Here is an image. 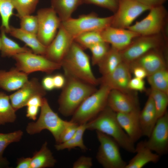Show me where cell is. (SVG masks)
Listing matches in <instances>:
<instances>
[{
	"mask_svg": "<svg viewBox=\"0 0 168 168\" xmlns=\"http://www.w3.org/2000/svg\"><path fill=\"white\" fill-rule=\"evenodd\" d=\"M86 130L101 132L112 138L126 151L135 153L134 143L120 125L116 113L107 106L94 118L86 123Z\"/></svg>",
	"mask_w": 168,
	"mask_h": 168,
	"instance_id": "obj_1",
	"label": "cell"
},
{
	"mask_svg": "<svg viewBox=\"0 0 168 168\" xmlns=\"http://www.w3.org/2000/svg\"><path fill=\"white\" fill-rule=\"evenodd\" d=\"M74 40L60 64L65 75L74 77L88 84H99L91 67L89 57Z\"/></svg>",
	"mask_w": 168,
	"mask_h": 168,
	"instance_id": "obj_2",
	"label": "cell"
},
{
	"mask_svg": "<svg viewBox=\"0 0 168 168\" xmlns=\"http://www.w3.org/2000/svg\"><path fill=\"white\" fill-rule=\"evenodd\" d=\"M66 82L58 99V110L65 117L72 116L88 96L97 89L95 86L65 76Z\"/></svg>",
	"mask_w": 168,
	"mask_h": 168,
	"instance_id": "obj_3",
	"label": "cell"
},
{
	"mask_svg": "<svg viewBox=\"0 0 168 168\" xmlns=\"http://www.w3.org/2000/svg\"><path fill=\"white\" fill-rule=\"evenodd\" d=\"M68 122L61 119L52 110L47 99L44 97L39 118L35 122L28 124L26 131L28 134L32 135L47 130L51 133L57 144H58L62 133Z\"/></svg>",
	"mask_w": 168,
	"mask_h": 168,
	"instance_id": "obj_4",
	"label": "cell"
},
{
	"mask_svg": "<svg viewBox=\"0 0 168 168\" xmlns=\"http://www.w3.org/2000/svg\"><path fill=\"white\" fill-rule=\"evenodd\" d=\"M111 89L101 85L99 89L87 97L72 115L70 121L80 125L87 123L97 116L107 106Z\"/></svg>",
	"mask_w": 168,
	"mask_h": 168,
	"instance_id": "obj_5",
	"label": "cell"
},
{
	"mask_svg": "<svg viewBox=\"0 0 168 168\" xmlns=\"http://www.w3.org/2000/svg\"><path fill=\"white\" fill-rule=\"evenodd\" d=\"M113 15L104 17L94 12L83 14L76 18L71 17L61 22L65 30L74 39L84 32L91 31L101 32L111 26Z\"/></svg>",
	"mask_w": 168,
	"mask_h": 168,
	"instance_id": "obj_6",
	"label": "cell"
},
{
	"mask_svg": "<svg viewBox=\"0 0 168 168\" xmlns=\"http://www.w3.org/2000/svg\"><path fill=\"white\" fill-rule=\"evenodd\" d=\"M96 132L100 144L96 156L99 163L104 168H125L127 163L121 156L117 142L109 136Z\"/></svg>",
	"mask_w": 168,
	"mask_h": 168,
	"instance_id": "obj_7",
	"label": "cell"
},
{
	"mask_svg": "<svg viewBox=\"0 0 168 168\" xmlns=\"http://www.w3.org/2000/svg\"><path fill=\"white\" fill-rule=\"evenodd\" d=\"M147 16L128 28L140 35L162 33L167 26L168 12L163 5L151 8Z\"/></svg>",
	"mask_w": 168,
	"mask_h": 168,
	"instance_id": "obj_8",
	"label": "cell"
},
{
	"mask_svg": "<svg viewBox=\"0 0 168 168\" xmlns=\"http://www.w3.org/2000/svg\"><path fill=\"white\" fill-rule=\"evenodd\" d=\"M167 40L163 34L140 35L135 38L126 49L121 51L123 61L128 64L149 51L160 49Z\"/></svg>",
	"mask_w": 168,
	"mask_h": 168,
	"instance_id": "obj_9",
	"label": "cell"
},
{
	"mask_svg": "<svg viewBox=\"0 0 168 168\" xmlns=\"http://www.w3.org/2000/svg\"><path fill=\"white\" fill-rule=\"evenodd\" d=\"M16 68L27 74L36 72L50 73L61 68L60 63L54 62L45 56L33 52H24L12 57Z\"/></svg>",
	"mask_w": 168,
	"mask_h": 168,
	"instance_id": "obj_10",
	"label": "cell"
},
{
	"mask_svg": "<svg viewBox=\"0 0 168 168\" xmlns=\"http://www.w3.org/2000/svg\"><path fill=\"white\" fill-rule=\"evenodd\" d=\"M36 16L38 23L37 36L41 43L47 47L56 35L62 21L51 7L39 9Z\"/></svg>",
	"mask_w": 168,
	"mask_h": 168,
	"instance_id": "obj_11",
	"label": "cell"
},
{
	"mask_svg": "<svg viewBox=\"0 0 168 168\" xmlns=\"http://www.w3.org/2000/svg\"><path fill=\"white\" fill-rule=\"evenodd\" d=\"M151 8L137 0H119L117 10L113 15L111 26L128 29L138 17Z\"/></svg>",
	"mask_w": 168,
	"mask_h": 168,
	"instance_id": "obj_12",
	"label": "cell"
},
{
	"mask_svg": "<svg viewBox=\"0 0 168 168\" xmlns=\"http://www.w3.org/2000/svg\"><path fill=\"white\" fill-rule=\"evenodd\" d=\"M148 140L147 146L160 156L168 151V113L167 111L158 118Z\"/></svg>",
	"mask_w": 168,
	"mask_h": 168,
	"instance_id": "obj_13",
	"label": "cell"
},
{
	"mask_svg": "<svg viewBox=\"0 0 168 168\" xmlns=\"http://www.w3.org/2000/svg\"><path fill=\"white\" fill-rule=\"evenodd\" d=\"M46 92L36 78L28 80L20 89L10 96L11 104L16 111L26 106L28 100L35 96L44 97Z\"/></svg>",
	"mask_w": 168,
	"mask_h": 168,
	"instance_id": "obj_14",
	"label": "cell"
},
{
	"mask_svg": "<svg viewBox=\"0 0 168 168\" xmlns=\"http://www.w3.org/2000/svg\"><path fill=\"white\" fill-rule=\"evenodd\" d=\"M73 41L74 39L61 23L55 37L47 47L44 56L54 62L60 63Z\"/></svg>",
	"mask_w": 168,
	"mask_h": 168,
	"instance_id": "obj_15",
	"label": "cell"
},
{
	"mask_svg": "<svg viewBox=\"0 0 168 168\" xmlns=\"http://www.w3.org/2000/svg\"><path fill=\"white\" fill-rule=\"evenodd\" d=\"M130 72L129 64L123 61L113 72L99 79V84L107 86L111 90L130 93L128 88L131 78Z\"/></svg>",
	"mask_w": 168,
	"mask_h": 168,
	"instance_id": "obj_16",
	"label": "cell"
},
{
	"mask_svg": "<svg viewBox=\"0 0 168 168\" xmlns=\"http://www.w3.org/2000/svg\"><path fill=\"white\" fill-rule=\"evenodd\" d=\"M103 40L119 51L126 49L136 38L140 35L127 29L109 26L101 31Z\"/></svg>",
	"mask_w": 168,
	"mask_h": 168,
	"instance_id": "obj_17",
	"label": "cell"
},
{
	"mask_svg": "<svg viewBox=\"0 0 168 168\" xmlns=\"http://www.w3.org/2000/svg\"><path fill=\"white\" fill-rule=\"evenodd\" d=\"M107 106L116 113L129 112L139 108L136 96L115 89L109 93Z\"/></svg>",
	"mask_w": 168,
	"mask_h": 168,
	"instance_id": "obj_18",
	"label": "cell"
},
{
	"mask_svg": "<svg viewBox=\"0 0 168 168\" xmlns=\"http://www.w3.org/2000/svg\"><path fill=\"white\" fill-rule=\"evenodd\" d=\"M140 111L139 108L129 112L116 113L120 125L134 143L142 136L139 121Z\"/></svg>",
	"mask_w": 168,
	"mask_h": 168,
	"instance_id": "obj_19",
	"label": "cell"
},
{
	"mask_svg": "<svg viewBox=\"0 0 168 168\" xmlns=\"http://www.w3.org/2000/svg\"><path fill=\"white\" fill-rule=\"evenodd\" d=\"M160 49L151 50L130 63V66L143 68L148 76L161 69L167 68L165 58Z\"/></svg>",
	"mask_w": 168,
	"mask_h": 168,
	"instance_id": "obj_20",
	"label": "cell"
},
{
	"mask_svg": "<svg viewBox=\"0 0 168 168\" xmlns=\"http://www.w3.org/2000/svg\"><path fill=\"white\" fill-rule=\"evenodd\" d=\"M28 80V74L16 68L8 71L0 70V88L8 92L16 91Z\"/></svg>",
	"mask_w": 168,
	"mask_h": 168,
	"instance_id": "obj_21",
	"label": "cell"
},
{
	"mask_svg": "<svg viewBox=\"0 0 168 168\" xmlns=\"http://www.w3.org/2000/svg\"><path fill=\"white\" fill-rule=\"evenodd\" d=\"M158 118L154 101L149 96L139 115L142 136L149 137Z\"/></svg>",
	"mask_w": 168,
	"mask_h": 168,
	"instance_id": "obj_22",
	"label": "cell"
},
{
	"mask_svg": "<svg viewBox=\"0 0 168 168\" xmlns=\"http://www.w3.org/2000/svg\"><path fill=\"white\" fill-rule=\"evenodd\" d=\"M136 155L127 163L125 168H142L148 163H157L159 155L152 152L146 145L145 141H141L135 146Z\"/></svg>",
	"mask_w": 168,
	"mask_h": 168,
	"instance_id": "obj_23",
	"label": "cell"
},
{
	"mask_svg": "<svg viewBox=\"0 0 168 168\" xmlns=\"http://www.w3.org/2000/svg\"><path fill=\"white\" fill-rule=\"evenodd\" d=\"M11 35L24 42L35 54L44 56L46 47L42 44L36 35L26 32L20 28L10 26L8 32Z\"/></svg>",
	"mask_w": 168,
	"mask_h": 168,
	"instance_id": "obj_24",
	"label": "cell"
},
{
	"mask_svg": "<svg viewBox=\"0 0 168 168\" xmlns=\"http://www.w3.org/2000/svg\"><path fill=\"white\" fill-rule=\"evenodd\" d=\"M85 0H51V7L55 11L61 21L71 17L73 13Z\"/></svg>",
	"mask_w": 168,
	"mask_h": 168,
	"instance_id": "obj_25",
	"label": "cell"
},
{
	"mask_svg": "<svg viewBox=\"0 0 168 168\" xmlns=\"http://www.w3.org/2000/svg\"><path fill=\"white\" fill-rule=\"evenodd\" d=\"M31 158V168L52 167L57 162L47 142L43 143L39 150L34 153Z\"/></svg>",
	"mask_w": 168,
	"mask_h": 168,
	"instance_id": "obj_26",
	"label": "cell"
},
{
	"mask_svg": "<svg viewBox=\"0 0 168 168\" xmlns=\"http://www.w3.org/2000/svg\"><path fill=\"white\" fill-rule=\"evenodd\" d=\"M122 61L120 51L111 46L97 65L100 72L104 76L113 72Z\"/></svg>",
	"mask_w": 168,
	"mask_h": 168,
	"instance_id": "obj_27",
	"label": "cell"
},
{
	"mask_svg": "<svg viewBox=\"0 0 168 168\" xmlns=\"http://www.w3.org/2000/svg\"><path fill=\"white\" fill-rule=\"evenodd\" d=\"M0 29L2 43L0 51L2 57H13L16 55L23 53L33 52L31 49L26 46H20L16 42L7 36L3 29Z\"/></svg>",
	"mask_w": 168,
	"mask_h": 168,
	"instance_id": "obj_28",
	"label": "cell"
},
{
	"mask_svg": "<svg viewBox=\"0 0 168 168\" xmlns=\"http://www.w3.org/2000/svg\"><path fill=\"white\" fill-rule=\"evenodd\" d=\"M86 123L79 125L74 135L68 140L55 145V147L57 151L65 149L70 150L76 147L86 151L87 149L84 143L83 136L86 130Z\"/></svg>",
	"mask_w": 168,
	"mask_h": 168,
	"instance_id": "obj_29",
	"label": "cell"
},
{
	"mask_svg": "<svg viewBox=\"0 0 168 168\" xmlns=\"http://www.w3.org/2000/svg\"><path fill=\"white\" fill-rule=\"evenodd\" d=\"M16 112L9 96L0 91V125L14 122L16 119Z\"/></svg>",
	"mask_w": 168,
	"mask_h": 168,
	"instance_id": "obj_30",
	"label": "cell"
},
{
	"mask_svg": "<svg viewBox=\"0 0 168 168\" xmlns=\"http://www.w3.org/2000/svg\"><path fill=\"white\" fill-rule=\"evenodd\" d=\"M147 77L151 89L168 94V71L167 68L157 71Z\"/></svg>",
	"mask_w": 168,
	"mask_h": 168,
	"instance_id": "obj_31",
	"label": "cell"
},
{
	"mask_svg": "<svg viewBox=\"0 0 168 168\" xmlns=\"http://www.w3.org/2000/svg\"><path fill=\"white\" fill-rule=\"evenodd\" d=\"M101 32L91 31L82 33L74 39V41L84 49H88L92 45L98 42L104 41Z\"/></svg>",
	"mask_w": 168,
	"mask_h": 168,
	"instance_id": "obj_32",
	"label": "cell"
},
{
	"mask_svg": "<svg viewBox=\"0 0 168 168\" xmlns=\"http://www.w3.org/2000/svg\"><path fill=\"white\" fill-rule=\"evenodd\" d=\"M39 0H12L16 16L19 18L31 15L35 11Z\"/></svg>",
	"mask_w": 168,
	"mask_h": 168,
	"instance_id": "obj_33",
	"label": "cell"
},
{
	"mask_svg": "<svg viewBox=\"0 0 168 168\" xmlns=\"http://www.w3.org/2000/svg\"><path fill=\"white\" fill-rule=\"evenodd\" d=\"M149 96L154 102L158 118L167 111L168 105V94L162 91L151 89Z\"/></svg>",
	"mask_w": 168,
	"mask_h": 168,
	"instance_id": "obj_34",
	"label": "cell"
},
{
	"mask_svg": "<svg viewBox=\"0 0 168 168\" xmlns=\"http://www.w3.org/2000/svg\"><path fill=\"white\" fill-rule=\"evenodd\" d=\"M14 9L12 0H0V16L2 25L0 29L8 33L10 29V20L13 14Z\"/></svg>",
	"mask_w": 168,
	"mask_h": 168,
	"instance_id": "obj_35",
	"label": "cell"
},
{
	"mask_svg": "<svg viewBox=\"0 0 168 168\" xmlns=\"http://www.w3.org/2000/svg\"><path fill=\"white\" fill-rule=\"evenodd\" d=\"M23 133L18 130L8 133H0V157L2 155L6 148L11 143L17 142L21 139Z\"/></svg>",
	"mask_w": 168,
	"mask_h": 168,
	"instance_id": "obj_36",
	"label": "cell"
},
{
	"mask_svg": "<svg viewBox=\"0 0 168 168\" xmlns=\"http://www.w3.org/2000/svg\"><path fill=\"white\" fill-rule=\"evenodd\" d=\"M109 44L104 41H102L96 43L89 47L88 49L92 54V65H97L104 58L110 47Z\"/></svg>",
	"mask_w": 168,
	"mask_h": 168,
	"instance_id": "obj_37",
	"label": "cell"
},
{
	"mask_svg": "<svg viewBox=\"0 0 168 168\" xmlns=\"http://www.w3.org/2000/svg\"><path fill=\"white\" fill-rule=\"evenodd\" d=\"M20 19L21 29L26 32L37 35L38 23L36 15H27Z\"/></svg>",
	"mask_w": 168,
	"mask_h": 168,
	"instance_id": "obj_38",
	"label": "cell"
},
{
	"mask_svg": "<svg viewBox=\"0 0 168 168\" xmlns=\"http://www.w3.org/2000/svg\"><path fill=\"white\" fill-rule=\"evenodd\" d=\"M119 0H85L84 4H93L106 9L114 13L116 12Z\"/></svg>",
	"mask_w": 168,
	"mask_h": 168,
	"instance_id": "obj_39",
	"label": "cell"
},
{
	"mask_svg": "<svg viewBox=\"0 0 168 168\" xmlns=\"http://www.w3.org/2000/svg\"><path fill=\"white\" fill-rule=\"evenodd\" d=\"M79 125L70 121H68L62 133L59 143L64 142L71 138L75 134Z\"/></svg>",
	"mask_w": 168,
	"mask_h": 168,
	"instance_id": "obj_40",
	"label": "cell"
},
{
	"mask_svg": "<svg viewBox=\"0 0 168 168\" xmlns=\"http://www.w3.org/2000/svg\"><path fill=\"white\" fill-rule=\"evenodd\" d=\"M128 88L130 90L142 92L145 89V83L143 79L136 77L131 78L128 85Z\"/></svg>",
	"mask_w": 168,
	"mask_h": 168,
	"instance_id": "obj_41",
	"label": "cell"
},
{
	"mask_svg": "<svg viewBox=\"0 0 168 168\" xmlns=\"http://www.w3.org/2000/svg\"><path fill=\"white\" fill-rule=\"evenodd\" d=\"M93 166L92 159L91 157L82 156L73 164V168H90Z\"/></svg>",
	"mask_w": 168,
	"mask_h": 168,
	"instance_id": "obj_42",
	"label": "cell"
},
{
	"mask_svg": "<svg viewBox=\"0 0 168 168\" xmlns=\"http://www.w3.org/2000/svg\"><path fill=\"white\" fill-rule=\"evenodd\" d=\"M134 77L144 79L147 77L148 74L146 71L142 67L138 66H130Z\"/></svg>",
	"mask_w": 168,
	"mask_h": 168,
	"instance_id": "obj_43",
	"label": "cell"
},
{
	"mask_svg": "<svg viewBox=\"0 0 168 168\" xmlns=\"http://www.w3.org/2000/svg\"><path fill=\"white\" fill-rule=\"evenodd\" d=\"M27 106L26 116L30 119L35 121L37 119L40 107L35 105H28Z\"/></svg>",
	"mask_w": 168,
	"mask_h": 168,
	"instance_id": "obj_44",
	"label": "cell"
},
{
	"mask_svg": "<svg viewBox=\"0 0 168 168\" xmlns=\"http://www.w3.org/2000/svg\"><path fill=\"white\" fill-rule=\"evenodd\" d=\"M53 77L55 88H62L66 83L65 76L61 74H57L53 76Z\"/></svg>",
	"mask_w": 168,
	"mask_h": 168,
	"instance_id": "obj_45",
	"label": "cell"
},
{
	"mask_svg": "<svg viewBox=\"0 0 168 168\" xmlns=\"http://www.w3.org/2000/svg\"><path fill=\"white\" fill-rule=\"evenodd\" d=\"M41 84L45 91H50L55 88L53 76L48 75L44 77Z\"/></svg>",
	"mask_w": 168,
	"mask_h": 168,
	"instance_id": "obj_46",
	"label": "cell"
},
{
	"mask_svg": "<svg viewBox=\"0 0 168 168\" xmlns=\"http://www.w3.org/2000/svg\"><path fill=\"white\" fill-rule=\"evenodd\" d=\"M31 158L22 157L18 159L16 162V168H31Z\"/></svg>",
	"mask_w": 168,
	"mask_h": 168,
	"instance_id": "obj_47",
	"label": "cell"
},
{
	"mask_svg": "<svg viewBox=\"0 0 168 168\" xmlns=\"http://www.w3.org/2000/svg\"><path fill=\"white\" fill-rule=\"evenodd\" d=\"M143 4L152 8L163 5L167 0H137Z\"/></svg>",
	"mask_w": 168,
	"mask_h": 168,
	"instance_id": "obj_48",
	"label": "cell"
},
{
	"mask_svg": "<svg viewBox=\"0 0 168 168\" xmlns=\"http://www.w3.org/2000/svg\"><path fill=\"white\" fill-rule=\"evenodd\" d=\"M9 165V162L6 158L0 157V168H6L8 167Z\"/></svg>",
	"mask_w": 168,
	"mask_h": 168,
	"instance_id": "obj_49",
	"label": "cell"
},
{
	"mask_svg": "<svg viewBox=\"0 0 168 168\" xmlns=\"http://www.w3.org/2000/svg\"><path fill=\"white\" fill-rule=\"evenodd\" d=\"M1 45H2L1 40V34H0V50H1Z\"/></svg>",
	"mask_w": 168,
	"mask_h": 168,
	"instance_id": "obj_50",
	"label": "cell"
}]
</instances>
